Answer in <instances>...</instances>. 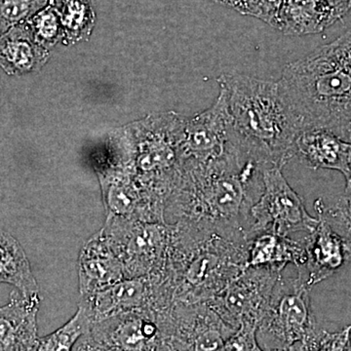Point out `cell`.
<instances>
[{
  "label": "cell",
  "instance_id": "4316f807",
  "mask_svg": "<svg viewBox=\"0 0 351 351\" xmlns=\"http://www.w3.org/2000/svg\"><path fill=\"white\" fill-rule=\"evenodd\" d=\"M315 211L326 219L345 239L351 258V199L341 195L332 206L327 207L323 200H316Z\"/></svg>",
  "mask_w": 351,
  "mask_h": 351
},
{
  "label": "cell",
  "instance_id": "7402d4cb",
  "mask_svg": "<svg viewBox=\"0 0 351 351\" xmlns=\"http://www.w3.org/2000/svg\"><path fill=\"white\" fill-rule=\"evenodd\" d=\"M276 29L285 36H302L327 27L318 0H283Z\"/></svg>",
  "mask_w": 351,
  "mask_h": 351
},
{
  "label": "cell",
  "instance_id": "8fae6325",
  "mask_svg": "<svg viewBox=\"0 0 351 351\" xmlns=\"http://www.w3.org/2000/svg\"><path fill=\"white\" fill-rule=\"evenodd\" d=\"M281 276L282 271L270 267H246L209 304L235 329L242 324L258 327Z\"/></svg>",
  "mask_w": 351,
  "mask_h": 351
},
{
  "label": "cell",
  "instance_id": "d4e9b609",
  "mask_svg": "<svg viewBox=\"0 0 351 351\" xmlns=\"http://www.w3.org/2000/svg\"><path fill=\"white\" fill-rule=\"evenodd\" d=\"M25 23L34 40L46 49L50 51L51 48L63 41V25L57 0H51L47 6Z\"/></svg>",
  "mask_w": 351,
  "mask_h": 351
},
{
  "label": "cell",
  "instance_id": "ba28073f",
  "mask_svg": "<svg viewBox=\"0 0 351 351\" xmlns=\"http://www.w3.org/2000/svg\"><path fill=\"white\" fill-rule=\"evenodd\" d=\"M252 226L248 239L260 232L290 237L293 233L313 232L318 218L307 213L301 196L291 188L282 168L263 171V191L251 209Z\"/></svg>",
  "mask_w": 351,
  "mask_h": 351
},
{
  "label": "cell",
  "instance_id": "4fadbf2b",
  "mask_svg": "<svg viewBox=\"0 0 351 351\" xmlns=\"http://www.w3.org/2000/svg\"><path fill=\"white\" fill-rule=\"evenodd\" d=\"M232 132L226 95L219 89L211 107L186 120L180 143L181 167L223 156L232 147Z\"/></svg>",
  "mask_w": 351,
  "mask_h": 351
},
{
  "label": "cell",
  "instance_id": "2e32d148",
  "mask_svg": "<svg viewBox=\"0 0 351 351\" xmlns=\"http://www.w3.org/2000/svg\"><path fill=\"white\" fill-rule=\"evenodd\" d=\"M77 271L82 297L96 294L125 279L123 265L101 230L83 245Z\"/></svg>",
  "mask_w": 351,
  "mask_h": 351
},
{
  "label": "cell",
  "instance_id": "ac0fdd59",
  "mask_svg": "<svg viewBox=\"0 0 351 351\" xmlns=\"http://www.w3.org/2000/svg\"><path fill=\"white\" fill-rule=\"evenodd\" d=\"M350 154V143L323 129H304L295 140V156L311 169L335 170L343 175Z\"/></svg>",
  "mask_w": 351,
  "mask_h": 351
},
{
  "label": "cell",
  "instance_id": "7c38bea8",
  "mask_svg": "<svg viewBox=\"0 0 351 351\" xmlns=\"http://www.w3.org/2000/svg\"><path fill=\"white\" fill-rule=\"evenodd\" d=\"M80 304L86 308L93 322L113 314L137 309L165 313L174 306V299L161 274L123 279L96 294L82 297Z\"/></svg>",
  "mask_w": 351,
  "mask_h": 351
},
{
  "label": "cell",
  "instance_id": "603a6c76",
  "mask_svg": "<svg viewBox=\"0 0 351 351\" xmlns=\"http://www.w3.org/2000/svg\"><path fill=\"white\" fill-rule=\"evenodd\" d=\"M63 25L62 44L71 46L90 38L96 24L93 0H57Z\"/></svg>",
  "mask_w": 351,
  "mask_h": 351
},
{
  "label": "cell",
  "instance_id": "d6a6232c",
  "mask_svg": "<svg viewBox=\"0 0 351 351\" xmlns=\"http://www.w3.org/2000/svg\"><path fill=\"white\" fill-rule=\"evenodd\" d=\"M77 351H99L95 350L94 348L88 345V343H85V341H80V345L77 348Z\"/></svg>",
  "mask_w": 351,
  "mask_h": 351
},
{
  "label": "cell",
  "instance_id": "9a60e30c",
  "mask_svg": "<svg viewBox=\"0 0 351 351\" xmlns=\"http://www.w3.org/2000/svg\"><path fill=\"white\" fill-rule=\"evenodd\" d=\"M318 223L304 239L306 263L298 274L304 277L309 288L324 281L351 262L343 237L317 215Z\"/></svg>",
  "mask_w": 351,
  "mask_h": 351
},
{
  "label": "cell",
  "instance_id": "6da1fadb",
  "mask_svg": "<svg viewBox=\"0 0 351 351\" xmlns=\"http://www.w3.org/2000/svg\"><path fill=\"white\" fill-rule=\"evenodd\" d=\"M263 171L235 144L219 158L182 164L165 221L248 239L251 209L263 191Z\"/></svg>",
  "mask_w": 351,
  "mask_h": 351
},
{
  "label": "cell",
  "instance_id": "5bb4252c",
  "mask_svg": "<svg viewBox=\"0 0 351 351\" xmlns=\"http://www.w3.org/2000/svg\"><path fill=\"white\" fill-rule=\"evenodd\" d=\"M95 169L107 215L145 221H166L165 213L138 186L130 167L104 158Z\"/></svg>",
  "mask_w": 351,
  "mask_h": 351
},
{
  "label": "cell",
  "instance_id": "cb8c5ba5",
  "mask_svg": "<svg viewBox=\"0 0 351 351\" xmlns=\"http://www.w3.org/2000/svg\"><path fill=\"white\" fill-rule=\"evenodd\" d=\"M91 318L84 306L78 304L77 311L61 328L38 339L32 351H71L78 339L86 334Z\"/></svg>",
  "mask_w": 351,
  "mask_h": 351
},
{
  "label": "cell",
  "instance_id": "9c48e42d",
  "mask_svg": "<svg viewBox=\"0 0 351 351\" xmlns=\"http://www.w3.org/2000/svg\"><path fill=\"white\" fill-rule=\"evenodd\" d=\"M82 341L99 351H173L161 328L160 313L152 309L93 321Z\"/></svg>",
  "mask_w": 351,
  "mask_h": 351
},
{
  "label": "cell",
  "instance_id": "8992f818",
  "mask_svg": "<svg viewBox=\"0 0 351 351\" xmlns=\"http://www.w3.org/2000/svg\"><path fill=\"white\" fill-rule=\"evenodd\" d=\"M311 288L301 274L280 276L269 306L257 327V339L265 351L282 350L295 345L308 351L319 336L313 306Z\"/></svg>",
  "mask_w": 351,
  "mask_h": 351
},
{
  "label": "cell",
  "instance_id": "83f0119b",
  "mask_svg": "<svg viewBox=\"0 0 351 351\" xmlns=\"http://www.w3.org/2000/svg\"><path fill=\"white\" fill-rule=\"evenodd\" d=\"M283 0H241L239 12L276 27Z\"/></svg>",
  "mask_w": 351,
  "mask_h": 351
},
{
  "label": "cell",
  "instance_id": "30bf717a",
  "mask_svg": "<svg viewBox=\"0 0 351 351\" xmlns=\"http://www.w3.org/2000/svg\"><path fill=\"white\" fill-rule=\"evenodd\" d=\"M160 320L173 351H221L239 330L228 324L209 302L175 304Z\"/></svg>",
  "mask_w": 351,
  "mask_h": 351
},
{
  "label": "cell",
  "instance_id": "5b68a950",
  "mask_svg": "<svg viewBox=\"0 0 351 351\" xmlns=\"http://www.w3.org/2000/svg\"><path fill=\"white\" fill-rule=\"evenodd\" d=\"M186 117L174 112L152 113L113 131L108 154L128 164L145 195L165 213L181 175L180 143Z\"/></svg>",
  "mask_w": 351,
  "mask_h": 351
},
{
  "label": "cell",
  "instance_id": "44dd1931",
  "mask_svg": "<svg viewBox=\"0 0 351 351\" xmlns=\"http://www.w3.org/2000/svg\"><path fill=\"white\" fill-rule=\"evenodd\" d=\"M17 289L24 295H39V286L32 274L24 248L10 233L0 228V284Z\"/></svg>",
  "mask_w": 351,
  "mask_h": 351
},
{
  "label": "cell",
  "instance_id": "484cf974",
  "mask_svg": "<svg viewBox=\"0 0 351 351\" xmlns=\"http://www.w3.org/2000/svg\"><path fill=\"white\" fill-rule=\"evenodd\" d=\"M51 0H0V34L31 19Z\"/></svg>",
  "mask_w": 351,
  "mask_h": 351
},
{
  "label": "cell",
  "instance_id": "f546056e",
  "mask_svg": "<svg viewBox=\"0 0 351 351\" xmlns=\"http://www.w3.org/2000/svg\"><path fill=\"white\" fill-rule=\"evenodd\" d=\"M221 351H265L258 343L257 326L242 324Z\"/></svg>",
  "mask_w": 351,
  "mask_h": 351
},
{
  "label": "cell",
  "instance_id": "f1b7e54d",
  "mask_svg": "<svg viewBox=\"0 0 351 351\" xmlns=\"http://www.w3.org/2000/svg\"><path fill=\"white\" fill-rule=\"evenodd\" d=\"M308 351H351V326L337 332L321 330L319 336Z\"/></svg>",
  "mask_w": 351,
  "mask_h": 351
},
{
  "label": "cell",
  "instance_id": "3957f363",
  "mask_svg": "<svg viewBox=\"0 0 351 351\" xmlns=\"http://www.w3.org/2000/svg\"><path fill=\"white\" fill-rule=\"evenodd\" d=\"M218 82L226 95L237 147L263 170L283 168L295 156L302 127L279 82L241 73H223Z\"/></svg>",
  "mask_w": 351,
  "mask_h": 351
},
{
  "label": "cell",
  "instance_id": "ffe728a7",
  "mask_svg": "<svg viewBox=\"0 0 351 351\" xmlns=\"http://www.w3.org/2000/svg\"><path fill=\"white\" fill-rule=\"evenodd\" d=\"M306 263L304 239L295 240L272 232H260L249 237L246 267H270L283 271L287 265H293L302 270Z\"/></svg>",
  "mask_w": 351,
  "mask_h": 351
},
{
  "label": "cell",
  "instance_id": "836d02e7",
  "mask_svg": "<svg viewBox=\"0 0 351 351\" xmlns=\"http://www.w3.org/2000/svg\"><path fill=\"white\" fill-rule=\"evenodd\" d=\"M214 1L218 2V3L223 4V5L228 7L232 5V0H214Z\"/></svg>",
  "mask_w": 351,
  "mask_h": 351
},
{
  "label": "cell",
  "instance_id": "e575fe53",
  "mask_svg": "<svg viewBox=\"0 0 351 351\" xmlns=\"http://www.w3.org/2000/svg\"></svg>",
  "mask_w": 351,
  "mask_h": 351
},
{
  "label": "cell",
  "instance_id": "e0dca14e",
  "mask_svg": "<svg viewBox=\"0 0 351 351\" xmlns=\"http://www.w3.org/2000/svg\"><path fill=\"white\" fill-rule=\"evenodd\" d=\"M39 295L13 291L10 301L0 306V351H32L38 341Z\"/></svg>",
  "mask_w": 351,
  "mask_h": 351
},
{
  "label": "cell",
  "instance_id": "52a82bcc",
  "mask_svg": "<svg viewBox=\"0 0 351 351\" xmlns=\"http://www.w3.org/2000/svg\"><path fill=\"white\" fill-rule=\"evenodd\" d=\"M123 265L125 279L159 276L167 265L172 226L107 215L101 228Z\"/></svg>",
  "mask_w": 351,
  "mask_h": 351
},
{
  "label": "cell",
  "instance_id": "4dcf8cb0",
  "mask_svg": "<svg viewBox=\"0 0 351 351\" xmlns=\"http://www.w3.org/2000/svg\"><path fill=\"white\" fill-rule=\"evenodd\" d=\"M326 27L343 19L351 10V0H318Z\"/></svg>",
  "mask_w": 351,
  "mask_h": 351
},
{
  "label": "cell",
  "instance_id": "7a4b0ae2",
  "mask_svg": "<svg viewBox=\"0 0 351 351\" xmlns=\"http://www.w3.org/2000/svg\"><path fill=\"white\" fill-rule=\"evenodd\" d=\"M278 82L302 130L323 129L351 144V29L288 64Z\"/></svg>",
  "mask_w": 351,
  "mask_h": 351
},
{
  "label": "cell",
  "instance_id": "277c9868",
  "mask_svg": "<svg viewBox=\"0 0 351 351\" xmlns=\"http://www.w3.org/2000/svg\"><path fill=\"white\" fill-rule=\"evenodd\" d=\"M171 226L172 239L163 274L175 304L209 302L246 269L248 239L191 223Z\"/></svg>",
  "mask_w": 351,
  "mask_h": 351
},
{
  "label": "cell",
  "instance_id": "d6986e66",
  "mask_svg": "<svg viewBox=\"0 0 351 351\" xmlns=\"http://www.w3.org/2000/svg\"><path fill=\"white\" fill-rule=\"evenodd\" d=\"M50 51L39 45L25 23L0 34V68L9 75L36 73L45 66Z\"/></svg>",
  "mask_w": 351,
  "mask_h": 351
},
{
  "label": "cell",
  "instance_id": "1f68e13d",
  "mask_svg": "<svg viewBox=\"0 0 351 351\" xmlns=\"http://www.w3.org/2000/svg\"><path fill=\"white\" fill-rule=\"evenodd\" d=\"M343 176H345L346 178V189L343 195L351 199V154Z\"/></svg>",
  "mask_w": 351,
  "mask_h": 351
}]
</instances>
